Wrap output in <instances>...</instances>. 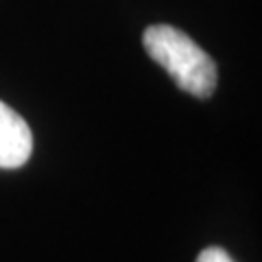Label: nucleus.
Returning <instances> with one entry per match:
<instances>
[{
  "label": "nucleus",
  "instance_id": "3",
  "mask_svg": "<svg viewBox=\"0 0 262 262\" xmlns=\"http://www.w3.org/2000/svg\"><path fill=\"white\" fill-rule=\"evenodd\" d=\"M196 262H234V260L229 258V253L225 249H221V247H208V249H203L199 253Z\"/></svg>",
  "mask_w": 262,
  "mask_h": 262
},
{
  "label": "nucleus",
  "instance_id": "2",
  "mask_svg": "<svg viewBox=\"0 0 262 262\" xmlns=\"http://www.w3.org/2000/svg\"><path fill=\"white\" fill-rule=\"evenodd\" d=\"M33 151V134L27 120L0 101V168H20Z\"/></svg>",
  "mask_w": 262,
  "mask_h": 262
},
{
  "label": "nucleus",
  "instance_id": "1",
  "mask_svg": "<svg viewBox=\"0 0 262 262\" xmlns=\"http://www.w3.org/2000/svg\"><path fill=\"white\" fill-rule=\"evenodd\" d=\"M144 51L168 72L179 90L196 98L212 96L216 88V63L203 48L170 24H153L142 35Z\"/></svg>",
  "mask_w": 262,
  "mask_h": 262
}]
</instances>
